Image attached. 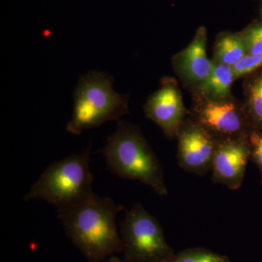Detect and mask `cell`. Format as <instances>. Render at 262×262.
<instances>
[{
	"mask_svg": "<svg viewBox=\"0 0 262 262\" xmlns=\"http://www.w3.org/2000/svg\"><path fill=\"white\" fill-rule=\"evenodd\" d=\"M215 61L233 67L247 55L242 34L225 33L220 35L214 50Z\"/></svg>",
	"mask_w": 262,
	"mask_h": 262,
	"instance_id": "cell-12",
	"label": "cell"
},
{
	"mask_svg": "<svg viewBox=\"0 0 262 262\" xmlns=\"http://www.w3.org/2000/svg\"><path fill=\"white\" fill-rule=\"evenodd\" d=\"M193 120L217 139L249 137L252 132L245 107L229 99H203L195 104Z\"/></svg>",
	"mask_w": 262,
	"mask_h": 262,
	"instance_id": "cell-6",
	"label": "cell"
},
{
	"mask_svg": "<svg viewBox=\"0 0 262 262\" xmlns=\"http://www.w3.org/2000/svg\"><path fill=\"white\" fill-rule=\"evenodd\" d=\"M245 106L252 131L262 130V71L253 76L246 87Z\"/></svg>",
	"mask_w": 262,
	"mask_h": 262,
	"instance_id": "cell-13",
	"label": "cell"
},
{
	"mask_svg": "<svg viewBox=\"0 0 262 262\" xmlns=\"http://www.w3.org/2000/svg\"><path fill=\"white\" fill-rule=\"evenodd\" d=\"M165 262H231L228 256L220 254L208 248H192L174 253Z\"/></svg>",
	"mask_w": 262,
	"mask_h": 262,
	"instance_id": "cell-14",
	"label": "cell"
},
{
	"mask_svg": "<svg viewBox=\"0 0 262 262\" xmlns=\"http://www.w3.org/2000/svg\"><path fill=\"white\" fill-rule=\"evenodd\" d=\"M100 152L114 175L141 182L160 196L168 194L161 164L139 127L118 121Z\"/></svg>",
	"mask_w": 262,
	"mask_h": 262,
	"instance_id": "cell-2",
	"label": "cell"
},
{
	"mask_svg": "<svg viewBox=\"0 0 262 262\" xmlns=\"http://www.w3.org/2000/svg\"><path fill=\"white\" fill-rule=\"evenodd\" d=\"M114 78L107 72L90 71L82 75L74 91V110L67 130L73 135L117 120L129 113L128 95L113 89Z\"/></svg>",
	"mask_w": 262,
	"mask_h": 262,
	"instance_id": "cell-3",
	"label": "cell"
},
{
	"mask_svg": "<svg viewBox=\"0 0 262 262\" xmlns=\"http://www.w3.org/2000/svg\"><path fill=\"white\" fill-rule=\"evenodd\" d=\"M120 233L124 258L129 262H165L175 253L158 221L141 203L125 210Z\"/></svg>",
	"mask_w": 262,
	"mask_h": 262,
	"instance_id": "cell-5",
	"label": "cell"
},
{
	"mask_svg": "<svg viewBox=\"0 0 262 262\" xmlns=\"http://www.w3.org/2000/svg\"><path fill=\"white\" fill-rule=\"evenodd\" d=\"M251 146V159L253 160V163L256 164L258 170H259L260 176H261V183L262 185V145L255 144V145Z\"/></svg>",
	"mask_w": 262,
	"mask_h": 262,
	"instance_id": "cell-17",
	"label": "cell"
},
{
	"mask_svg": "<svg viewBox=\"0 0 262 262\" xmlns=\"http://www.w3.org/2000/svg\"><path fill=\"white\" fill-rule=\"evenodd\" d=\"M177 138L179 166L198 176L211 171L218 139L194 120H184Z\"/></svg>",
	"mask_w": 262,
	"mask_h": 262,
	"instance_id": "cell-7",
	"label": "cell"
},
{
	"mask_svg": "<svg viewBox=\"0 0 262 262\" xmlns=\"http://www.w3.org/2000/svg\"><path fill=\"white\" fill-rule=\"evenodd\" d=\"M91 145L80 154H72L51 164L24 196L39 200L56 208L75 203L94 192L91 171Z\"/></svg>",
	"mask_w": 262,
	"mask_h": 262,
	"instance_id": "cell-4",
	"label": "cell"
},
{
	"mask_svg": "<svg viewBox=\"0 0 262 262\" xmlns=\"http://www.w3.org/2000/svg\"><path fill=\"white\" fill-rule=\"evenodd\" d=\"M206 29L200 27L192 42L174 58L179 74L198 87L208 79L213 70V63L206 54Z\"/></svg>",
	"mask_w": 262,
	"mask_h": 262,
	"instance_id": "cell-10",
	"label": "cell"
},
{
	"mask_svg": "<svg viewBox=\"0 0 262 262\" xmlns=\"http://www.w3.org/2000/svg\"><path fill=\"white\" fill-rule=\"evenodd\" d=\"M247 55L262 53V23H254L242 33Z\"/></svg>",
	"mask_w": 262,
	"mask_h": 262,
	"instance_id": "cell-15",
	"label": "cell"
},
{
	"mask_svg": "<svg viewBox=\"0 0 262 262\" xmlns=\"http://www.w3.org/2000/svg\"><path fill=\"white\" fill-rule=\"evenodd\" d=\"M251 156L249 137L218 139L212 161V181L237 190L244 183Z\"/></svg>",
	"mask_w": 262,
	"mask_h": 262,
	"instance_id": "cell-8",
	"label": "cell"
},
{
	"mask_svg": "<svg viewBox=\"0 0 262 262\" xmlns=\"http://www.w3.org/2000/svg\"><path fill=\"white\" fill-rule=\"evenodd\" d=\"M144 112L167 137L177 138L185 117L182 95L177 84L168 79L163 80L162 87L148 98Z\"/></svg>",
	"mask_w": 262,
	"mask_h": 262,
	"instance_id": "cell-9",
	"label": "cell"
},
{
	"mask_svg": "<svg viewBox=\"0 0 262 262\" xmlns=\"http://www.w3.org/2000/svg\"><path fill=\"white\" fill-rule=\"evenodd\" d=\"M232 67L235 78L251 75L262 69V53L258 55H246Z\"/></svg>",
	"mask_w": 262,
	"mask_h": 262,
	"instance_id": "cell-16",
	"label": "cell"
},
{
	"mask_svg": "<svg viewBox=\"0 0 262 262\" xmlns=\"http://www.w3.org/2000/svg\"><path fill=\"white\" fill-rule=\"evenodd\" d=\"M106 262H129L128 261H127V260H125V258H123V259H122V258H120L117 257V256H111V257H110L108 258L107 260H106Z\"/></svg>",
	"mask_w": 262,
	"mask_h": 262,
	"instance_id": "cell-18",
	"label": "cell"
},
{
	"mask_svg": "<svg viewBox=\"0 0 262 262\" xmlns=\"http://www.w3.org/2000/svg\"><path fill=\"white\" fill-rule=\"evenodd\" d=\"M234 79L233 67L215 61L211 75L198 89L204 98L208 99H227Z\"/></svg>",
	"mask_w": 262,
	"mask_h": 262,
	"instance_id": "cell-11",
	"label": "cell"
},
{
	"mask_svg": "<svg viewBox=\"0 0 262 262\" xmlns=\"http://www.w3.org/2000/svg\"><path fill=\"white\" fill-rule=\"evenodd\" d=\"M67 237L88 262H103L122 252L117 216L123 206L93 192L75 203L56 208Z\"/></svg>",
	"mask_w": 262,
	"mask_h": 262,
	"instance_id": "cell-1",
	"label": "cell"
}]
</instances>
